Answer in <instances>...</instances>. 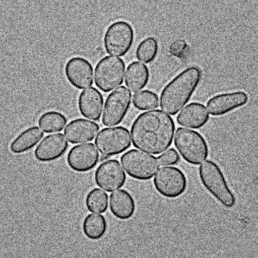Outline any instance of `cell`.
Here are the masks:
<instances>
[{
    "instance_id": "obj_4",
    "label": "cell",
    "mask_w": 258,
    "mask_h": 258,
    "mask_svg": "<svg viewBox=\"0 0 258 258\" xmlns=\"http://www.w3.org/2000/svg\"><path fill=\"white\" fill-rule=\"evenodd\" d=\"M175 146L179 153L188 164L198 166L208 159V143L199 132L178 127L175 137Z\"/></svg>"
},
{
    "instance_id": "obj_7",
    "label": "cell",
    "mask_w": 258,
    "mask_h": 258,
    "mask_svg": "<svg viewBox=\"0 0 258 258\" xmlns=\"http://www.w3.org/2000/svg\"><path fill=\"white\" fill-rule=\"evenodd\" d=\"M125 70V62L121 58H102L95 68V85L104 93L112 91L124 82Z\"/></svg>"
},
{
    "instance_id": "obj_18",
    "label": "cell",
    "mask_w": 258,
    "mask_h": 258,
    "mask_svg": "<svg viewBox=\"0 0 258 258\" xmlns=\"http://www.w3.org/2000/svg\"><path fill=\"white\" fill-rule=\"evenodd\" d=\"M109 205L113 217L120 220L131 219L137 210L134 197L125 189H119L111 194Z\"/></svg>"
},
{
    "instance_id": "obj_9",
    "label": "cell",
    "mask_w": 258,
    "mask_h": 258,
    "mask_svg": "<svg viewBox=\"0 0 258 258\" xmlns=\"http://www.w3.org/2000/svg\"><path fill=\"white\" fill-rule=\"evenodd\" d=\"M95 145L102 155L109 157L121 154L131 147L129 130L123 126L106 127L97 135Z\"/></svg>"
},
{
    "instance_id": "obj_2",
    "label": "cell",
    "mask_w": 258,
    "mask_h": 258,
    "mask_svg": "<svg viewBox=\"0 0 258 258\" xmlns=\"http://www.w3.org/2000/svg\"><path fill=\"white\" fill-rule=\"evenodd\" d=\"M202 72L197 67H190L175 77L160 94V108L171 115H175L189 103L199 87Z\"/></svg>"
},
{
    "instance_id": "obj_1",
    "label": "cell",
    "mask_w": 258,
    "mask_h": 258,
    "mask_svg": "<svg viewBox=\"0 0 258 258\" xmlns=\"http://www.w3.org/2000/svg\"><path fill=\"white\" fill-rule=\"evenodd\" d=\"M175 132V120L168 114L160 110L145 111L132 125V143L143 152L160 155L173 144Z\"/></svg>"
},
{
    "instance_id": "obj_3",
    "label": "cell",
    "mask_w": 258,
    "mask_h": 258,
    "mask_svg": "<svg viewBox=\"0 0 258 258\" xmlns=\"http://www.w3.org/2000/svg\"><path fill=\"white\" fill-rule=\"evenodd\" d=\"M199 178L207 191L224 208H234L236 198L229 187L224 172L213 160L204 162L199 167Z\"/></svg>"
},
{
    "instance_id": "obj_20",
    "label": "cell",
    "mask_w": 258,
    "mask_h": 258,
    "mask_svg": "<svg viewBox=\"0 0 258 258\" xmlns=\"http://www.w3.org/2000/svg\"><path fill=\"white\" fill-rule=\"evenodd\" d=\"M43 137V132L38 126L30 127L21 132L12 141L9 148L14 154H23L33 149Z\"/></svg>"
},
{
    "instance_id": "obj_12",
    "label": "cell",
    "mask_w": 258,
    "mask_h": 258,
    "mask_svg": "<svg viewBox=\"0 0 258 258\" xmlns=\"http://www.w3.org/2000/svg\"><path fill=\"white\" fill-rule=\"evenodd\" d=\"M98 151L94 144L74 146L67 157V163L76 173H87L96 167L99 161Z\"/></svg>"
},
{
    "instance_id": "obj_27",
    "label": "cell",
    "mask_w": 258,
    "mask_h": 258,
    "mask_svg": "<svg viewBox=\"0 0 258 258\" xmlns=\"http://www.w3.org/2000/svg\"><path fill=\"white\" fill-rule=\"evenodd\" d=\"M158 159L160 166H174L177 165L180 161V155L173 148L167 150L163 154L159 156Z\"/></svg>"
},
{
    "instance_id": "obj_22",
    "label": "cell",
    "mask_w": 258,
    "mask_h": 258,
    "mask_svg": "<svg viewBox=\"0 0 258 258\" xmlns=\"http://www.w3.org/2000/svg\"><path fill=\"white\" fill-rule=\"evenodd\" d=\"M82 231L86 238L92 241L99 240L108 231V222L103 215L90 214L84 218Z\"/></svg>"
},
{
    "instance_id": "obj_5",
    "label": "cell",
    "mask_w": 258,
    "mask_h": 258,
    "mask_svg": "<svg viewBox=\"0 0 258 258\" xmlns=\"http://www.w3.org/2000/svg\"><path fill=\"white\" fill-rule=\"evenodd\" d=\"M135 31L129 22L118 20L107 28L104 35V49L108 54L122 57L133 46Z\"/></svg>"
},
{
    "instance_id": "obj_16",
    "label": "cell",
    "mask_w": 258,
    "mask_h": 258,
    "mask_svg": "<svg viewBox=\"0 0 258 258\" xmlns=\"http://www.w3.org/2000/svg\"><path fill=\"white\" fill-rule=\"evenodd\" d=\"M99 129V125L96 122L84 118H76L67 125L64 135L69 143L78 145L94 140Z\"/></svg>"
},
{
    "instance_id": "obj_11",
    "label": "cell",
    "mask_w": 258,
    "mask_h": 258,
    "mask_svg": "<svg viewBox=\"0 0 258 258\" xmlns=\"http://www.w3.org/2000/svg\"><path fill=\"white\" fill-rule=\"evenodd\" d=\"M95 182L99 187L111 192L119 189L127 180L124 169L117 160H108L103 162L95 172Z\"/></svg>"
},
{
    "instance_id": "obj_15",
    "label": "cell",
    "mask_w": 258,
    "mask_h": 258,
    "mask_svg": "<svg viewBox=\"0 0 258 258\" xmlns=\"http://www.w3.org/2000/svg\"><path fill=\"white\" fill-rule=\"evenodd\" d=\"M69 147L68 142L62 134L49 135L37 146L35 159L43 163L55 161L67 153Z\"/></svg>"
},
{
    "instance_id": "obj_26",
    "label": "cell",
    "mask_w": 258,
    "mask_h": 258,
    "mask_svg": "<svg viewBox=\"0 0 258 258\" xmlns=\"http://www.w3.org/2000/svg\"><path fill=\"white\" fill-rule=\"evenodd\" d=\"M133 104L135 108L141 111L157 108L159 106V96L151 90H143L134 95Z\"/></svg>"
},
{
    "instance_id": "obj_23",
    "label": "cell",
    "mask_w": 258,
    "mask_h": 258,
    "mask_svg": "<svg viewBox=\"0 0 258 258\" xmlns=\"http://www.w3.org/2000/svg\"><path fill=\"white\" fill-rule=\"evenodd\" d=\"M67 124V117L64 114L57 111H46L38 119L39 126L46 134L61 132Z\"/></svg>"
},
{
    "instance_id": "obj_24",
    "label": "cell",
    "mask_w": 258,
    "mask_h": 258,
    "mask_svg": "<svg viewBox=\"0 0 258 258\" xmlns=\"http://www.w3.org/2000/svg\"><path fill=\"white\" fill-rule=\"evenodd\" d=\"M85 205L90 213H105L108 208V195L99 188H94L88 192Z\"/></svg>"
},
{
    "instance_id": "obj_17",
    "label": "cell",
    "mask_w": 258,
    "mask_h": 258,
    "mask_svg": "<svg viewBox=\"0 0 258 258\" xmlns=\"http://www.w3.org/2000/svg\"><path fill=\"white\" fill-rule=\"evenodd\" d=\"M103 104V94L97 88H88L79 95V111L84 117L88 119L99 121L101 119Z\"/></svg>"
},
{
    "instance_id": "obj_21",
    "label": "cell",
    "mask_w": 258,
    "mask_h": 258,
    "mask_svg": "<svg viewBox=\"0 0 258 258\" xmlns=\"http://www.w3.org/2000/svg\"><path fill=\"white\" fill-rule=\"evenodd\" d=\"M150 79V70L145 64L134 61L127 67L125 84L132 92H139L145 88Z\"/></svg>"
},
{
    "instance_id": "obj_8",
    "label": "cell",
    "mask_w": 258,
    "mask_h": 258,
    "mask_svg": "<svg viewBox=\"0 0 258 258\" xmlns=\"http://www.w3.org/2000/svg\"><path fill=\"white\" fill-rule=\"evenodd\" d=\"M153 185L162 197L175 199L185 194L187 189L188 180L184 172L178 167H164L156 174Z\"/></svg>"
},
{
    "instance_id": "obj_25",
    "label": "cell",
    "mask_w": 258,
    "mask_h": 258,
    "mask_svg": "<svg viewBox=\"0 0 258 258\" xmlns=\"http://www.w3.org/2000/svg\"><path fill=\"white\" fill-rule=\"evenodd\" d=\"M159 43L154 37H148L139 44L136 50L137 59L146 64L151 63L159 52Z\"/></svg>"
},
{
    "instance_id": "obj_28",
    "label": "cell",
    "mask_w": 258,
    "mask_h": 258,
    "mask_svg": "<svg viewBox=\"0 0 258 258\" xmlns=\"http://www.w3.org/2000/svg\"><path fill=\"white\" fill-rule=\"evenodd\" d=\"M109 157H108V156H106V155H101V157H100V161L101 162H104V160H109Z\"/></svg>"
},
{
    "instance_id": "obj_10",
    "label": "cell",
    "mask_w": 258,
    "mask_h": 258,
    "mask_svg": "<svg viewBox=\"0 0 258 258\" xmlns=\"http://www.w3.org/2000/svg\"><path fill=\"white\" fill-rule=\"evenodd\" d=\"M132 94L122 86L109 94L106 99L102 123L111 127L120 124L128 113L131 106Z\"/></svg>"
},
{
    "instance_id": "obj_14",
    "label": "cell",
    "mask_w": 258,
    "mask_h": 258,
    "mask_svg": "<svg viewBox=\"0 0 258 258\" xmlns=\"http://www.w3.org/2000/svg\"><path fill=\"white\" fill-rule=\"evenodd\" d=\"M249 96L244 91L223 93L209 99L207 103L208 110L214 117H220L245 106Z\"/></svg>"
},
{
    "instance_id": "obj_6",
    "label": "cell",
    "mask_w": 258,
    "mask_h": 258,
    "mask_svg": "<svg viewBox=\"0 0 258 258\" xmlns=\"http://www.w3.org/2000/svg\"><path fill=\"white\" fill-rule=\"evenodd\" d=\"M120 162L127 175L139 181L151 180L160 166L158 157L136 150L124 153Z\"/></svg>"
},
{
    "instance_id": "obj_13",
    "label": "cell",
    "mask_w": 258,
    "mask_h": 258,
    "mask_svg": "<svg viewBox=\"0 0 258 258\" xmlns=\"http://www.w3.org/2000/svg\"><path fill=\"white\" fill-rule=\"evenodd\" d=\"M64 74L67 81L76 89L83 90L93 85L94 69L85 58L76 56L69 59L65 64Z\"/></svg>"
},
{
    "instance_id": "obj_19",
    "label": "cell",
    "mask_w": 258,
    "mask_h": 258,
    "mask_svg": "<svg viewBox=\"0 0 258 258\" xmlns=\"http://www.w3.org/2000/svg\"><path fill=\"white\" fill-rule=\"evenodd\" d=\"M210 116L203 104L191 103L186 106L176 117V121L182 126L191 129H201L208 124Z\"/></svg>"
}]
</instances>
